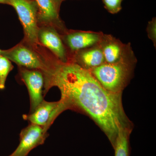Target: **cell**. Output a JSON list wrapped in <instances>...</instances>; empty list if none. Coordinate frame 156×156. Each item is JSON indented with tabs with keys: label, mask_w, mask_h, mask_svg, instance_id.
Here are the masks:
<instances>
[{
	"label": "cell",
	"mask_w": 156,
	"mask_h": 156,
	"mask_svg": "<svg viewBox=\"0 0 156 156\" xmlns=\"http://www.w3.org/2000/svg\"><path fill=\"white\" fill-rule=\"evenodd\" d=\"M43 94L57 87L65 111L80 112L88 115L104 132L113 148L123 129L133 130V124L123 108L122 94L108 92L89 70L73 62L49 65L43 72Z\"/></svg>",
	"instance_id": "1"
},
{
	"label": "cell",
	"mask_w": 156,
	"mask_h": 156,
	"mask_svg": "<svg viewBox=\"0 0 156 156\" xmlns=\"http://www.w3.org/2000/svg\"><path fill=\"white\" fill-rule=\"evenodd\" d=\"M89 70L104 89L114 94H122L130 73L128 66L118 62L103 63Z\"/></svg>",
	"instance_id": "2"
},
{
	"label": "cell",
	"mask_w": 156,
	"mask_h": 156,
	"mask_svg": "<svg viewBox=\"0 0 156 156\" xmlns=\"http://www.w3.org/2000/svg\"><path fill=\"white\" fill-rule=\"evenodd\" d=\"M9 5L16 10L25 34V39L31 45L39 44L38 7L35 0H9Z\"/></svg>",
	"instance_id": "3"
},
{
	"label": "cell",
	"mask_w": 156,
	"mask_h": 156,
	"mask_svg": "<svg viewBox=\"0 0 156 156\" xmlns=\"http://www.w3.org/2000/svg\"><path fill=\"white\" fill-rule=\"evenodd\" d=\"M1 55L21 67L39 70L42 72L48 68V64L37 53L25 45H17L9 50H2Z\"/></svg>",
	"instance_id": "4"
},
{
	"label": "cell",
	"mask_w": 156,
	"mask_h": 156,
	"mask_svg": "<svg viewBox=\"0 0 156 156\" xmlns=\"http://www.w3.org/2000/svg\"><path fill=\"white\" fill-rule=\"evenodd\" d=\"M48 131L42 126L30 124L20 134V143L9 156H27L38 146L42 145L48 136Z\"/></svg>",
	"instance_id": "5"
},
{
	"label": "cell",
	"mask_w": 156,
	"mask_h": 156,
	"mask_svg": "<svg viewBox=\"0 0 156 156\" xmlns=\"http://www.w3.org/2000/svg\"><path fill=\"white\" fill-rule=\"evenodd\" d=\"M64 111L60 101H48L44 100L33 112L23 115V118L30 124L42 126L48 131L56 118Z\"/></svg>",
	"instance_id": "6"
},
{
	"label": "cell",
	"mask_w": 156,
	"mask_h": 156,
	"mask_svg": "<svg viewBox=\"0 0 156 156\" xmlns=\"http://www.w3.org/2000/svg\"><path fill=\"white\" fill-rule=\"evenodd\" d=\"M19 73L21 80L28 90L30 99L31 113L44 100V75L39 70L29 69L23 67L20 68Z\"/></svg>",
	"instance_id": "7"
},
{
	"label": "cell",
	"mask_w": 156,
	"mask_h": 156,
	"mask_svg": "<svg viewBox=\"0 0 156 156\" xmlns=\"http://www.w3.org/2000/svg\"><path fill=\"white\" fill-rule=\"evenodd\" d=\"M38 41L50 49L62 62L66 61V54L60 37L53 27H45L39 29Z\"/></svg>",
	"instance_id": "8"
},
{
	"label": "cell",
	"mask_w": 156,
	"mask_h": 156,
	"mask_svg": "<svg viewBox=\"0 0 156 156\" xmlns=\"http://www.w3.org/2000/svg\"><path fill=\"white\" fill-rule=\"evenodd\" d=\"M38 7V21L44 24L59 22L58 11L52 0H35Z\"/></svg>",
	"instance_id": "9"
},
{
	"label": "cell",
	"mask_w": 156,
	"mask_h": 156,
	"mask_svg": "<svg viewBox=\"0 0 156 156\" xmlns=\"http://www.w3.org/2000/svg\"><path fill=\"white\" fill-rule=\"evenodd\" d=\"M66 38L70 48L73 50H77L96 44L99 37L95 34L76 33L68 35Z\"/></svg>",
	"instance_id": "10"
},
{
	"label": "cell",
	"mask_w": 156,
	"mask_h": 156,
	"mask_svg": "<svg viewBox=\"0 0 156 156\" xmlns=\"http://www.w3.org/2000/svg\"><path fill=\"white\" fill-rule=\"evenodd\" d=\"M132 130L123 129L118 134L114 150L115 156H130V136Z\"/></svg>",
	"instance_id": "11"
},
{
	"label": "cell",
	"mask_w": 156,
	"mask_h": 156,
	"mask_svg": "<svg viewBox=\"0 0 156 156\" xmlns=\"http://www.w3.org/2000/svg\"><path fill=\"white\" fill-rule=\"evenodd\" d=\"M82 60L86 67L93 69L103 64L104 56L101 50L94 49L84 52L81 56Z\"/></svg>",
	"instance_id": "12"
},
{
	"label": "cell",
	"mask_w": 156,
	"mask_h": 156,
	"mask_svg": "<svg viewBox=\"0 0 156 156\" xmlns=\"http://www.w3.org/2000/svg\"><path fill=\"white\" fill-rule=\"evenodd\" d=\"M14 66L11 61L5 56H0V89H5L7 77Z\"/></svg>",
	"instance_id": "13"
},
{
	"label": "cell",
	"mask_w": 156,
	"mask_h": 156,
	"mask_svg": "<svg viewBox=\"0 0 156 156\" xmlns=\"http://www.w3.org/2000/svg\"><path fill=\"white\" fill-rule=\"evenodd\" d=\"M121 49L118 45L110 44L105 48L103 53L108 63H114L117 62L119 57Z\"/></svg>",
	"instance_id": "14"
},
{
	"label": "cell",
	"mask_w": 156,
	"mask_h": 156,
	"mask_svg": "<svg viewBox=\"0 0 156 156\" xmlns=\"http://www.w3.org/2000/svg\"><path fill=\"white\" fill-rule=\"evenodd\" d=\"M122 0H103L105 8L112 14L118 13L122 9Z\"/></svg>",
	"instance_id": "15"
},
{
	"label": "cell",
	"mask_w": 156,
	"mask_h": 156,
	"mask_svg": "<svg viewBox=\"0 0 156 156\" xmlns=\"http://www.w3.org/2000/svg\"><path fill=\"white\" fill-rule=\"evenodd\" d=\"M52 1H53V3L55 4L57 10L59 11L61 3H62V2H63V1H64V0H52Z\"/></svg>",
	"instance_id": "16"
},
{
	"label": "cell",
	"mask_w": 156,
	"mask_h": 156,
	"mask_svg": "<svg viewBox=\"0 0 156 156\" xmlns=\"http://www.w3.org/2000/svg\"><path fill=\"white\" fill-rule=\"evenodd\" d=\"M0 4H6L9 5V0H0Z\"/></svg>",
	"instance_id": "17"
},
{
	"label": "cell",
	"mask_w": 156,
	"mask_h": 156,
	"mask_svg": "<svg viewBox=\"0 0 156 156\" xmlns=\"http://www.w3.org/2000/svg\"><path fill=\"white\" fill-rule=\"evenodd\" d=\"M1 51H2V50L0 49V56H1Z\"/></svg>",
	"instance_id": "18"
},
{
	"label": "cell",
	"mask_w": 156,
	"mask_h": 156,
	"mask_svg": "<svg viewBox=\"0 0 156 156\" xmlns=\"http://www.w3.org/2000/svg\"></svg>",
	"instance_id": "19"
}]
</instances>
